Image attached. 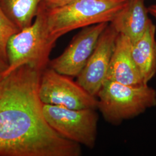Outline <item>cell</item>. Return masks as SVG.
Returning <instances> with one entry per match:
<instances>
[{
	"label": "cell",
	"instance_id": "cell-13",
	"mask_svg": "<svg viewBox=\"0 0 156 156\" xmlns=\"http://www.w3.org/2000/svg\"><path fill=\"white\" fill-rule=\"evenodd\" d=\"M0 28L9 32L12 35L20 31L16 25L12 22L6 15L0 6Z\"/></svg>",
	"mask_w": 156,
	"mask_h": 156
},
{
	"label": "cell",
	"instance_id": "cell-9",
	"mask_svg": "<svg viewBox=\"0 0 156 156\" xmlns=\"http://www.w3.org/2000/svg\"><path fill=\"white\" fill-rule=\"evenodd\" d=\"M132 45L127 37L122 34H118L106 80L133 86L147 85L144 83L133 58Z\"/></svg>",
	"mask_w": 156,
	"mask_h": 156
},
{
	"label": "cell",
	"instance_id": "cell-11",
	"mask_svg": "<svg viewBox=\"0 0 156 156\" xmlns=\"http://www.w3.org/2000/svg\"><path fill=\"white\" fill-rule=\"evenodd\" d=\"M156 31L151 20L143 36L132 45V56L145 84L156 73Z\"/></svg>",
	"mask_w": 156,
	"mask_h": 156
},
{
	"label": "cell",
	"instance_id": "cell-7",
	"mask_svg": "<svg viewBox=\"0 0 156 156\" xmlns=\"http://www.w3.org/2000/svg\"><path fill=\"white\" fill-rule=\"evenodd\" d=\"M109 23H101L82 28L61 55L50 60L49 67L70 77H77L94 50L101 34Z\"/></svg>",
	"mask_w": 156,
	"mask_h": 156
},
{
	"label": "cell",
	"instance_id": "cell-10",
	"mask_svg": "<svg viewBox=\"0 0 156 156\" xmlns=\"http://www.w3.org/2000/svg\"><path fill=\"white\" fill-rule=\"evenodd\" d=\"M145 0H128L110 23L119 34L127 37L133 44L143 36L151 19Z\"/></svg>",
	"mask_w": 156,
	"mask_h": 156
},
{
	"label": "cell",
	"instance_id": "cell-8",
	"mask_svg": "<svg viewBox=\"0 0 156 156\" xmlns=\"http://www.w3.org/2000/svg\"><path fill=\"white\" fill-rule=\"evenodd\" d=\"M118 34L109 23L101 34L87 64L76 77V82L96 97L106 80Z\"/></svg>",
	"mask_w": 156,
	"mask_h": 156
},
{
	"label": "cell",
	"instance_id": "cell-3",
	"mask_svg": "<svg viewBox=\"0 0 156 156\" xmlns=\"http://www.w3.org/2000/svg\"><path fill=\"white\" fill-rule=\"evenodd\" d=\"M128 1L75 0L60 8L50 9L46 6L49 34L57 40L74 30L101 23H110Z\"/></svg>",
	"mask_w": 156,
	"mask_h": 156
},
{
	"label": "cell",
	"instance_id": "cell-6",
	"mask_svg": "<svg viewBox=\"0 0 156 156\" xmlns=\"http://www.w3.org/2000/svg\"><path fill=\"white\" fill-rule=\"evenodd\" d=\"M38 94L44 104L73 109H98L96 97L90 94L70 76L57 73L50 67L42 72Z\"/></svg>",
	"mask_w": 156,
	"mask_h": 156
},
{
	"label": "cell",
	"instance_id": "cell-15",
	"mask_svg": "<svg viewBox=\"0 0 156 156\" xmlns=\"http://www.w3.org/2000/svg\"><path fill=\"white\" fill-rule=\"evenodd\" d=\"M8 67V62H6L3 58L0 56V75L6 70Z\"/></svg>",
	"mask_w": 156,
	"mask_h": 156
},
{
	"label": "cell",
	"instance_id": "cell-12",
	"mask_svg": "<svg viewBox=\"0 0 156 156\" xmlns=\"http://www.w3.org/2000/svg\"><path fill=\"white\" fill-rule=\"evenodd\" d=\"M43 0H0V6L19 30L30 26Z\"/></svg>",
	"mask_w": 156,
	"mask_h": 156
},
{
	"label": "cell",
	"instance_id": "cell-1",
	"mask_svg": "<svg viewBox=\"0 0 156 156\" xmlns=\"http://www.w3.org/2000/svg\"><path fill=\"white\" fill-rule=\"evenodd\" d=\"M42 72L24 65L0 75V156H80L81 145L45 119L38 89Z\"/></svg>",
	"mask_w": 156,
	"mask_h": 156
},
{
	"label": "cell",
	"instance_id": "cell-14",
	"mask_svg": "<svg viewBox=\"0 0 156 156\" xmlns=\"http://www.w3.org/2000/svg\"><path fill=\"white\" fill-rule=\"evenodd\" d=\"M75 0H43L45 5L48 8H56L67 5Z\"/></svg>",
	"mask_w": 156,
	"mask_h": 156
},
{
	"label": "cell",
	"instance_id": "cell-16",
	"mask_svg": "<svg viewBox=\"0 0 156 156\" xmlns=\"http://www.w3.org/2000/svg\"><path fill=\"white\" fill-rule=\"evenodd\" d=\"M148 12L156 19V4H152L147 8Z\"/></svg>",
	"mask_w": 156,
	"mask_h": 156
},
{
	"label": "cell",
	"instance_id": "cell-5",
	"mask_svg": "<svg viewBox=\"0 0 156 156\" xmlns=\"http://www.w3.org/2000/svg\"><path fill=\"white\" fill-rule=\"evenodd\" d=\"M97 109H73L43 105L47 122L62 137L90 149L95 146L99 117Z\"/></svg>",
	"mask_w": 156,
	"mask_h": 156
},
{
	"label": "cell",
	"instance_id": "cell-4",
	"mask_svg": "<svg viewBox=\"0 0 156 156\" xmlns=\"http://www.w3.org/2000/svg\"><path fill=\"white\" fill-rule=\"evenodd\" d=\"M98 109L106 122L119 125L156 106V91L147 85L133 86L106 80L97 95Z\"/></svg>",
	"mask_w": 156,
	"mask_h": 156
},
{
	"label": "cell",
	"instance_id": "cell-2",
	"mask_svg": "<svg viewBox=\"0 0 156 156\" xmlns=\"http://www.w3.org/2000/svg\"><path fill=\"white\" fill-rule=\"evenodd\" d=\"M57 40L49 34L46 8L43 1L39 4L33 24L12 35L7 45L8 67L1 75H6L24 65L42 72L49 66V56Z\"/></svg>",
	"mask_w": 156,
	"mask_h": 156
}]
</instances>
